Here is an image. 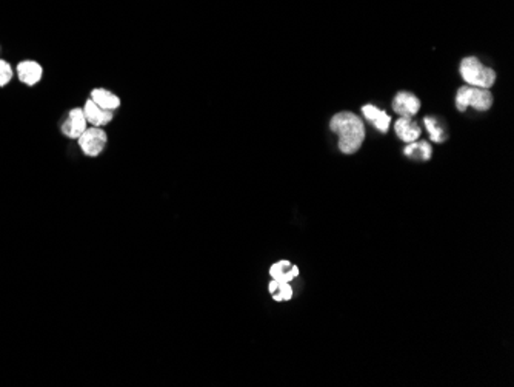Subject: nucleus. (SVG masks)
I'll return each instance as SVG.
<instances>
[{
  "mask_svg": "<svg viewBox=\"0 0 514 387\" xmlns=\"http://www.w3.org/2000/svg\"><path fill=\"white\" fill-rule=\"evenodd\" d=\"M330 127L339 134V148L345 155H353L362 147L365 127L360 117L351 112H341L333 116Z\"/></svg>",
  "mask_w": 514,
  "mask_h": 387,
  "instance_id": "obj_1",
  "label": "nucleus"
},
{
  "mask_svg": "<svg viewBox=\"0 0 514 387\" xmlns=\"http://www.w3.org/2000/svg\"><path fill=\"white\" fill-rule=\"evenodd\" d=\"M460 76L467 82V85L490 88L496 82V73L485 66L477 57H465L460 62Z\"/></svg>",
  "mask_w": 514,
  "mask_h": 387,
  "instance_id": "obj_2",
  "label": "nucleus"
},
{
  "mask_svg": "<svg viewBox=\"0 0 514 387\" xmlns=\"http://www.w3.org/2000/svg\"><path fill=\"white\" fill-rule=\"evenodd\" d=\"M493 105V95L488 88H479L465 85L460 87L456 95V107L459 112H465L468 107H473L477 112L490 110Z\"/></svg>",
  "mask_w": 514,
  "mask_h": 387,
  "instance_id": "obj_3",
  "label": "nucleus"
},
{
  "mask_svg": "<svg viewBox=\"0 0 514 387\" xmlns=\"http://www.w3.org/2000/svg\"><path fill=\"white\" fill-rule=\"evenodd\" d=\"M79 147L87 156H99L106 147L108 136L102 127H88L78 139Z\"/></svg>",
  "mask_w": 514,
  "mask_h": 387,
  "instance_id": "obj_4",
  "label": "nucleus"
},
{
  "mask_svg": "<svg viewBox=\"0 0 514 387\" xmlns=\"http://www.w3.org/2000/svg\"><path fill=\"white\" fill-rule=\"evenodd\" d=\"M87 124L88 122L85 113H83V108H73L68 113V117H66L65 122L62 124L61 130L66 138L79 139L82 136V133L88 129Z\"/></svg>",
  "mask_w": 514,
  "mask_h": 387,
  "instance_id": "obj_5",
  "label": "nucleus"
},
{
  "mask_svg": "<svg viewBox=\"0 0 514 387\" xmlns=\"http://www.w3.org/2000/svg\"><path fill=\"white\" fill-rule=\"evenodd\" d=\"M393 108H394V112L400 114L402 117H411L416 113H419L420 100L408 91H400L394 97Z\"/></svg>",
  "mask_w": 514,
  "mask_h": 387,
  "instance_id": "obj_6",
  "label": "nucleus"
},
{
  "mask_svg": "<svg viewBox=\"0 0 514 387\" xmlns=\"http://www.w3.org/2000/svg\"><path fill=\"white\" fill-rule=\"evenodd\" d=\"M83 113H85L87 122L91 124L92 127H105V125L113 121V112L99 107L91 99H88L85 105H83Z\"/></svg>",
  "mask_w": 514,
  "mask_h": 387,
  "instance_id": "obj_7",
  "label": "nucleus"
},
{
  "mask_svg": "<svg viewBox=\"0 0 514 387\" xmlns=\"http://www.w3.org/2000/svg\"><path fill=\"white\" fill-rule=\"evenodd\" d=\"M44 76V69L35 61H23L18 65V78L28 87H35Z\"/></svg>",
  "mask_w": 514,
  "mask_h": 387,
  "instance_id": "obj_8",
  "label": "nucleus"
},
{
  "mask_svg": "<svg viewBox=\"0 0 514 387\" xmlns=\"http://www.w3.org/2000/svg\"><path fill=\"white\" fill-rule=\"evenodd\" d=\"M362 113H364V116L367 117V119L372 122L379 131H381V133L388 131L390 124H391V117L386 114L385 112L379 110L377 107H374L372 104H368V105L362 107Z\"/></svg>",
  "mask_w": 514,
  "mask_h": 387,
  "instance_id": "obj_9",
  "label": "nucleus"
},
{
  "mask_svg": "<svg viewBox=\"0 0 514 387\" xmlns=\"http://www.w3.org/2000/svg\"><path fill=\"white\" fill-rule=\"evenodd\" d=\"M394 130L398 138L403 142H415L420 138V129L416 122H412L410 117H400L399 121H396Z\"/></svg>",
  "mask_w": 514,
  "mask_h": 387,
  "instance_id": "obj_10",
  "label": "nucleus"
},
{
  "mask_svg": "<svg viewBox=\"0 0 514 387\" xmlns=\"http://www.w3.org/2000/svg\"><path fill=\"white\" fill-rule=\"evenodd\" d=\"M269 275H271V278L274 281L290 282L299 275V267L291 264L290 261L283 259V261H279V263H276V264L271 266V268H269Z\"/></svg>",
  "mask_w": 514,
  "mask_h": 387,
  "instance_id": "obj_11",
  "label": "nucleus"
},
{
  "mask_svg": "<svg viewBox=\"0 0 514 387\" xmlns=\"http://www.w3.org/2000/svg\"><path fill=\"white\" fill-rule=\"evenodd\" d=\"M90 99L94 104H97L99 107H102V108H105V110H109V112H114L121 107L119 96H116L114 93L108 91L105 88H94V90H92L91 95H90Z\"/></svg>",
  "mask_w": 514,
  "mask_h": 387,
  "instance_id": "obj_12",
  "label": "nucleus"
},
{
  "mask_svg": "<svg viewBox=\"0 0 514 387\" xmlns=\"http://www.w3.org/2000/svg\"><path fill=\"white\" fill-rule=\"evenodd\" d=\"M432 147H429L428 142L420 141V142H410V145H407L405 148V156L411 157V159H419V161H429L432 159Z\"/></svg>",
  "mask_w": 514,
  "mask_h": 387,
  "instance_id": "obj_13",
  "label": "nucleus"
},
{
  "mask_svg": "<svg viewBox=\"0 0 514 387\" xmlns=\"http://www.w3.org/2000/svg\"><path fill=\"white\" fill-rule=\"evenodd\" d=\"M268 290L271 293L274 301L282 302V301H290L293 298V289L290 282H282V281H271L268 285Z\"/></svg>",
  "mask_w": 514,
  "mask_h": 387,
  "instance_id": "obj_14",
  "label": "nucleus"
},
{
  "mask_svg": "<svg viewBox=\"0 0 514 387\" xmlns=\"http://www.w3.org/2000/svg\"><path fill=\"white\" fill-rule=\"evenodd\" d=\"M424 122L429 133V138H432L433 142H436V144H441V142H443L446 139V133H445L443 127L434 119V117H425Z\"/></svg>",
  "mask_w": 514,
  "mask_h": 387,
  "instance_id": "obj_15",
  "label": "nucleus"
},
{
  "mask_svg": "<svg viewBox=\"0 0 514 387\" xmlns=\"http://www.w3.org/2000/svg\"><path fill=\"white\" fill-rule=\"evenodd\" d=\"M13 79V69L6 61H0V87H5Z\"/></svg>",
  "mask_w": 514,
  "mask_h": 387,
  "instance_id": "obj_16",
  "label": "nucleus"
}]
</instances>
